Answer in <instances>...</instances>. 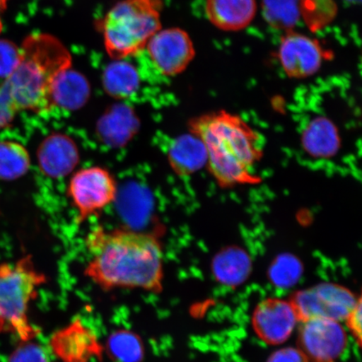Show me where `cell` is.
Wrapping results in <instances>:
<instances>
[{
  "mask_svg": "<svg viewBox=\"0 0 362 362\" xmlns=\"http://www.w3.org/2000/svg\"><path fill=\"white\" fill-rule=\"evenodd\" d=\"M92 259L85 274L104 291L163 288V249L155 235L129 228L94 229L87 241Z\"/></svg>",
  "mask_w": 362,
  "mask_h": 362,
  "instance_id": "cell-1",
  "label": "cell"
},
{
  "mask_svg": "<svg viewBox=\"0 0 362 362\" xmlns=\"http://www.w3.org/2000/svg\"><path fill=\"white\" fill-rule=\"evenodd\" d=\"M189 131L203 144L206 165L220 187L256 185L255 167L261 160V136L243 117L220 110L194 117Z\"/></svg>",
  "mask_w": 362,
  "mask_h": 362,
  "instance_id": "cell-2",
  "label": "cell"
},
{
  "mask_svg": "<svg viewBox=\"0 0 362 362\" xmlns=\"http://www.w3.org/2000/svg\"><path fill=\"white\" fill-rule=\"evenodd\" d=\"M72 66L69 49L51 34L27 36L20 47L15 70L4 80L18 110L44 112L51 110L54 86Z\"/></svg>",
  "mask_w": 362,
  "mask_h": 362,
  "instance_id": "cell-3",
  "label": "cell"
},
{
  "mask_svg": "<svg viewBox=\"0 0 362 362\" xmlns=\"http://www.w3.org/2000/svg\"><path fill=\"white\" fill-rule=\"evenodd\" d=\"M162 0H120L97 21L104 48L119 61L144 52L162 27Z\"/></svg>",
  "mask_w": 362,
  "mask_h": 362,
  "instance_id": "cell-4",
  "label": "cell"
},
{
  "mask_svg": "<svg viewBox=\"0 0 362 362\" xmlns=\"http://www.w3.org/2000/svg\"><path fill=\"white\" fill-rule=\"evenodd\" d=\"M45 282V276L35 269L30 257L13 265L0 266V325L18 334L23 341L35 337L27 312L36 289Z\"/></svg>",
  "mask_w": 362,
  "mask_h": 362,
  "instance_id": "cell-5",
  "label": "cell"
},
{
  "mask_svg": "<svg viewBox=\"0 0 362 362\" xmlns=\"http://www.w3.org/2000/svg\"><path fill=\"white\" fill-rule=\"evenodd\" d=\"M117 182L113 175L100 166L87 167L71 176L68 184V197L81 224L90 217L100 214L115 201Z\"/></svg>",
  "mask_w": 362,
  "mask_h": 362,
  "instance_id": "cell-6",
  "label": "cell"
},
{
  "mask_svg": "<svg viewBox=\"0 0 362 362\" xmlns=\"http://www.w3.org/2000/svg\"><path fill=\"white\" fill-rule=\"evenodd\" d=\"M360 298L341 285L323 283L296 292L289 301L300 323L316 318L341 322L354 309Z\"/></svg>",
  "mask_w": 362,
  "mask_h": 362,
  "instance_id": "cell-7",
  "label": "cell"
},
{
  "mask_svg": "<svg viewBox=\"0 0 362 362\" xmlns=\"http://www.w3.org/2000/svg\"><path fill=\"white\" fill-rule=\"evenodd\" d=\"M144 52L158 74L166 78L183 74L196 57L191 36L179 27L161 28L148 40Z\"/></svg>",
  "mask_w": 362,
  "mask_h": 362,
  "instance_id": "cell-8",
  "label": "cell"
},
{
  "mask_svg": "<svg viewBox=\"0 0 362 362\" xmlns=\"http://www.w3.org/2000/svg\"><path fill=\"white\" fill-rule=\"evenodd\" d=\"M298 348L310 362H337L348 345L346 330L339 321L311 319L301 322Z\"/></svg>",
  "mask_w": 362,
  "mask_h": 362,
  "instance_id": "cell-9",
  "label": "cell"
},
{
  "mask_svg": "<svg viewBox=\"0 0 362 362\" xmlns=\"http://www.w3.org/2000/svg\"><path fill=\"white\" fill-rule=\"evenodd\" d=\"M318 40L291 30L285 33L278 49V59L288 78L305 79L318 72L327 59Z\"/></svg>",
  "mask_w": 362,
  "mask_h": 362,
  "instance_id": "cell-10",
  "label": "cell"
},
{
  "mask_svg": "<svg viewBox=\"0 0 362 362\" xmlns=\"http://www.w3.org/2000/svg\"><path fill=\"white\" fill-rule=\"evenodd\" d=\"M298 322L300 321L291 302L278 298L261 301L256 306L252 318L257 337L271 346L286 341Z\"/></svg>",
  "mask_w": 362,
  "mask_h": 362,
  "instance_id": "cell-11",
  "label": "cell"
},
{
  "mask_svg": "<svg viewBox=\"0 0 362 362\" xmlns=\"http://www.w3.org/2000/svg\"><path fill=\"white\" fill-rule=\"evenodd\" d=\"M40 169L52 178L64 177L79 161L78 146L66 134L49 135L43 140L37 153Z\"/></svg>",
  "mask_w": 362,
  "mask_h": 362,
  "instance_id": "cell-12",
  "label": "cell"
},
{
  "mask_svg": "<svg viewBox=\"0 0 362 362\" xmlns=\"http://www.w3.org/2000/svg\"><path fill=\"white\" fill-rule=\"evenodd\" d=\"M257 8V0H205L208 21L226 33L246 29L255 19Z\"/></svg>",
  "mask_w": 362,
  "mask_h": 362,
  "instance_id": "cell-13",
  "label": "cell"
},
{
  "mask_svg": "<svg viewBox=\"0 0 362 362\" xmlns=\"http://www.w3.org/2000/svg\"><path fill=\"white\" fill-rule=\"evenodd\" d=\"M168 160L176 174L187 176L206 165V153L201 140L196 136L183 135L171 143Z\"/></svg>",
  "mask_w": 362,
  "mask_h": 362,
  "instance_id": "cell-14",
  "label": "cell"
},
{
  "mask_svg": "<svg viewBox=\"0 0 362 362\" xmlns=\"http://www.w3.org/2000/svg\"><path fill=\"white\" fill-rule=\"evenodd\" d=\"M339 142L336 126L325 117L312 120L303 133V147L314 157L328 158L336 155Z\"/></svg>",
  "mask_w": 362,
  "mask_h": 362,
  "instance_id": "cell-15",
  "label": "cell"
},
{
  "mask_svg": "<svg viewBox=\"0 0 362 362\" xmlns=\"http://www.w3.org/2000/svg\"><path fill=\"white\" fill-rule=\"evenodd\" d=\"M90 95L88 81L71 69L58 78L52 94L53 107L74 110L87 103Z\"/></svg>",
  "mask_w": 362,
  "mask_h": 362,
  "instance_id": "cell-16",
  "label": "cell"
},
{
  "mask_svg": "<svg viewBox=\"0 0 362 362\" xmlns=\"http://www.w3.org/2000/svg\"><path fill=\"white\" fill-rule=\"evenodd\" d=\"M300 3L301 0H262V16L272 28L288 33L301 20Z\"/></svg>",
  "mask_w": 362,
  "mask_h": 362,
  "instance_id": "cell-17",
  "label": "cell"
},
{
  "mask_svg": "<svg viewBox=\"0 0 362 362\" xmlns=\"http://www.w3.org/2000/svg\"><path fill=\"white\" fill-rule=\"evenodd\" d=\"M30 167L28 151L15 141H0V179L15 180L25 175Z\"/></svg>",
  "mask_w": 362,
  "mask_h": 362,
  "instance_id": "cell-18",
  "label": "cell"
},
{
  "mask_svg": "<svg viewBox=\"0 0 362 362\" xmlns=\"http://www.w3.org/2000/svg\"><path fill=\"white\" fill-rule=\"evenodd\" d=\"M107 349L115 362H141L144 356L141 339L126 329L117 330L108 337Z\"/></svg>",
  "mask_w": 362,
  "mask_h": 362,
  "instance_id": "cell-19",
  "label": "cell"
},
{
  "mask_svg": "<svg viewBox=\"0 0 362 362\" xmlns=\"http://www.w3.org/2000/svg\"><path fill=\"white\" fill-rule=\"evenodd\" d=\"M116 62L115 64L107 69L104 87L113 98H129L138 88V76L132 66L122 60Z\"/></svg>",
  "mask_w": 362,
  "mask_h": 362,
  "instance_id": "cell-20",
  "label": "cell"
},
{
  "mask_svg": "<svg viewBox=\"0 0 362 362\" xmlns=\"http://www.w3.org/2000/svg\"><path fill=\"white\" fill-rule=\"evenodd\" d=\"M249 260L241 251L228 250L216 257L214 272L221 282L228 284H238L247 278Z\"/></svg>",
  "mask_w": 362,
  "mask_h": 362,
  "instance_id": "cell-21",
  "label": "cell"
},
{
  "mask_svg": "<svg viewBox=\"0 0 362 362\" xmlns=\"http://www.w3.org/2000/svg\"><path fill=\"white\" fill-rule=\"evenodd\" d=\"M301 19L310 28L319 30L332 22L337 16L334 0H301Z\"/></svg>",
  "mask_w": 362,
  "mask_h": 362,
  "instance_id": "cell-22",
  "label": "cell"
},
{
  "mask_svg": "<svg viewBox=\"0 0 362 362\" xmlns=\"http://www.w3.org/2000/svg\"><path fill=\"white\" fill-rule=\"evenodd\" d=\"M20 58V47L10 40H0V78L7 79L12 74Z\"/></svg>",
  "mask_w": 362,
  "mask_h": 362,
  "instance_id": "cell-23",
  "label": "cell"
},
{
  "mask_svg": "<svg viewBox=\"0 0 362 362\" xmlns=\"http://www.w3.org/2000/svg\"><path fill=\"white\" fill-rule=\"evenodd\" d=\"M8 362H49L47 353L38 344L23 341L8 357Z\"/></svg>",
  "mask_w": 362,
  "mask_h": 362,
  "instance_id": "cell-24",
  "label": "cell"
},
{
  "mask_svg": "<svg viewBox=\"0 0 362 362\" xmlns=\"http://www.w3.org/2000/svg\"><path fill=\"white\" fill-rule=\"evenodd\" d=\"M20 112L13 103L6 83L0 84V129L10 125Z\"/></svg>",
  "mask_w": 362,
  "mask_h": 362,
  "instance_id": "cell-25",
  "label": "cell"
},
{
  "mask_svg": "<svg viewBox=\"0 0 362 362\" xmlns=\"http://www.w3.org/2000/svg\"><path fill=\"white\" fill-rule=\"evenodd\" d=\"M362 306H361V298H359L358 302L354 307L350 314L348 315L345 320L346 322V327L349 329V332L356 339V342L358 344V346H361V319H362Z\"/></svg>",
  "mask_w": 362,
  "mask_h": 362,
  "instance_id": "cell-26",
  "label": "cell"
},
{
  "mask_svg": "<svg viewBox=\"0 0 362 362\" xmlns=\"http://www.w3.org/2000/svg\"><path fill=\"white\" fill-rule=\"evenodd\" d=\"M268 362H310L300 348L285 347L276 351L269 356Z\"/></svg>",
  "mask_w": 362,
  "mask_h": 362,
  "instance_id": "cell-27",
  "label": "cell"
},
{
  "mask_svg": "<svg viewBox=\"0 0 362 362\" xmlns=\"http://www.w3.org/2000/svg\"><path fill=\"white\" fill-rule=\"evenodd\" d=\"M274 270V283L281 285H288L296 278V267L293 262L284 261Z\"/></svg>",
  "mask_w": 362,
  "mask_h": 362,
  "instance_id": "cell-28",
  "label": "cell"
},
{
  "mask_svg": "<svg viewBox=\"0 0 362 362\" xmlns=\"http://www.w3.org/2000/svg\"><path fill=\"white\" fill-rule=\"evenodd\" d=\"M8 1H10V0H0V33H1L3 30L2 16L4 15V11H6Z\"/></svg>",
  "mask_w": 362,
  "mask_h": 362,
  "instance_id": "cell-29",
  "label": "cell"
},
{
  "mask_svg": "<svg viewBox=\"0 0 362 362\" xmlns=\"http://www.w3.org/2000/svg\"><path fill=\"white\" fill-rule=\"evenodd\" d=\"M347 1L355 3L356 1H359V0H347Z\"/></svg>",
  "mask_w": 362,
  "mask_h": 362,
  "instance_id": "cell-30",
  "label": "cell"
},
{
  "mask_svg": "<svg viewBox=\"0 0 362 362\" xmlns=\"http://www.w3.org/2000/svg\"><path fill=\"white\" fill-rule=\"evenodd\" d=\"M2 329H3V328L1 327V325H0V332H1Z\"/></svg>",
  "mask_w": 362,
  "mask_h": 362,
  "instance_id": "cell-31",
  "label": "cell"
}]
</instances>
